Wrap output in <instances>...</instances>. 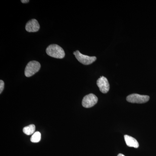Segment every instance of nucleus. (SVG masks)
Returning a JSON list of instances; mask_svg holds the SVG:
<instances>
[{
    "label": "nucleus",
    "instance_id": "9b49d317",
    "mask_svg": "<svg viewBox=\"0 0 156 156\" xmlns=\"http://www.w3.org/2000/svg\"><path fill=\"white\" fill-rule=\"evenodd\" d=\"M4 87H5V83H4V81L1 80H0V93L1 94L4 90Z\"/></svg>",
    "mask_w": 156,
    "mask_h": 156
},
{
    "label": "nucleus",
    "instance_id": "9d476101",
    "mask_svg": "<svg viewBox=\"0 0 156 156\" xmlns=\"http://www.w3.org/2000/svg\"><path fill=\"white\" fill-rule=\"evenodd\" d=\"M41 134L39 131L35 132L30 138V141L33 143H37L41 140Z\"/></svg>",
    "mask_w": 156,
    "mask_h": 156
},
{
    "label": "nucleus",
    "instance_id": "7ed1b4c3",
    "mask_svg": "<svg viewBox=\"0 0 156 156\" xmlns=\"http://www.w3.org/2000/svg\"><path fill=\"white\" fill-rule=\"evenodd\" d=\"M73 54L78 61L85 65L92 64L97 59L95 56H89L83 55L80 53L79 50H76L75 52H74Z\"/></svg>",
    "mask_w": 156,
    "mask_h": 156
},
{
    "label": "nucleus",
    "instance_id": "6e6552de",
    "mask_svg": "<svg viewBox=\"0 0 156 156\" xmlns=\"http://www.w3.org/2000/svg\"><path fill=\"white\" fill-rule=\"evenodd\" d=\"M125 141L126 144L129 147H133L137 148L139 147V143L137 140L134 137L129 136L128 135H125L124 136Z\"/></svg>",
    "mask_w": 156,
    "mask_h": 156
},
{
    "label": "nucleus",
    "instance_id": "20e7f679",
    "mask_svg": "<svg viewBox=\"0 0 156 156\" xmlns=\"http://www.w3.org/2000/svg\"><path fill=\"white\" fill-rule=\"evenodd\" d=\"M150 97L148 95H140L137 94H132L128 95L126 100L132 103L142 104L146 103L149 100Z\"/></svg>",
    "mask_w": 156,
    "mask_h": 156
},
{
    "label": "nucleus",
    "instance_id": "1a4fd4ad",
    "mask_svg": "<svg viewBox=\"0 0 156 156\" xmlns=\"http://www.w3.org/2000/svg\"><path fill=\"white\" fill-rule=\"evenodd\" d=\"M23 133L27 135H30L34 134L35 131V126L34 125H30L23 128Z\"/></svg>",
    "mask_w": 156,
    "mask_h": 156
},
{
    "label": "nucleus",
    "instance_id": "f8f14e48",
    "mask_svg": "<svg viewBox=\"0 0 156 156\" xmlns=\"http://www.w3.org/2000/svg\"><path fill=\"white\" fill-rule=\"evenodd\" d=\"M21 2L23 3H26L29 2V0H22V1H21Z\"/></svg>",
    "mask_w": 156,
    "mask_h": 156
},
{
    "label": "nucleus",
    "instance_id": "f257e3e1",
    "mask_svg": "<svg viewBox=\"0 0 156 156\" xmlns=\"http://www.w3.org/2000/svg\"><path fill=\"white\" fill-rule=\"evenodd\" d=\"M46 53L49 56L57 58H62L65 56L63 49L57 44H51L46 49Z\"/></svg>",
    "mask_w": 156,
    "mask_h": 156
},
{
    "label": "nucleus",
    "instance_id": "f03ea898",
    "mask_svg": "<svg viewBox=\"0 0 156 156\" xmlns=\"http://www.w3.org/2000/svg\"><path fill=\"white\" fill-rule=\"evenodd\" d=\"M41 66L38 62L31 61L28 62L25 69V75L27 77L32 76L39 71Z\"/></svg>",
    "mask_w": 156,
    "mask_h": 156
},
{
    "label": "nucleus",
    "instance_id": "423d86ee",
    "mask_svg": "<svg viewBox=\"0 0 156 156\" xmlns=\"http://www.w3.org/2000/svg\"><path fill=\"white\" fill-rule=\"evenodd\" d=\"M97 85L102 93H107L109 90V84L107 79L105 77H100L97 81Z\"/></svg>",
    "mask_w": 156,
    "mask_h": 156
},
{
    "label": "nucleus",
    "instance_id": "39448f33",
    "mask_svg": "<svg viewBox=\"0 0 156 156\" xmlns=\"http://www.w3.org/2000/svg\"><path fill=\"white\" fill-rule=\"evenodd\" d=\"M98 98L93 94H89L86 95L83 98L82 105L86 108H89L94 106L97 104Z\"/></svg>",
    "mask_w": 156,
    "mask_h": 156
},
{
    "label": "nucleus",
    "instance_id": "0eeeda50",
    "mask_svg": "<svg viewBox=\"0 0 156 156\" xmlns=\"http://www.w3.org/2000/svg\"><path fill=\"white\" fill-rule=\"evenodd\" d=\"M40 26L37 20L33 19L29 20L25 26L26 30L28 32H36L40 29Z\"/></svg>",
    "mask_w": 156,
    "mask_h": 156
},
{
    "label": "nucleus",
    "instance_id": "ddd939ff",
    "mask_svg": "<svg viewBox=\"0 0 156 156\" xmlns=\"http://www.w3.org/2000/svg\"><path fill=\"white\" fill-rule=\"evenodd\" d=\"M118 156H125L124 155H123V154H119V155H118Z\"/></svg>",
    "mask_w": 156,
    "mask_h": 156
}]
</instances>
